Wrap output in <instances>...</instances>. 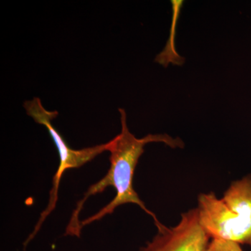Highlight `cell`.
Returning <instances> with one entry per match:
<instances>
[{
	"instance_id": "5",
	"label": "cell",
	"mask_w": 251,
	"mask_h": 251,
	"mask_svg": "<svg viewBox=\"0 0 251 251\" xmlns=\"http://www.w3.org/2000/svg\"><path fill=\"white\" fill-rule=\"evenodd\" d=\"M207 251H243L240 244L222 239H212Z\"/></svg>"
},
{
	"instance_id": "1",
	"label": "cell",
	"mask_w": 251,
	"mask_h": 251,
	"mask_svg": "<svg viewBox=\"0 0 251 251\" xmlns=\"http://www.w3.org/2000/svg\"><path fill=\"white\" fill-rule=\"evenodd\" d=\"M121 115V133L110 141V167L98 182L90 186L76 207L66 229L65 236L80 237L82 227L110 215L118 206L126 204L138 205L153 218L158 231L165 226L149 210L133 188V176L144 148L148 143H162L173 149L183 148L184 142L167 134H150L137 138L128 129L126 113L119 109Z\"/></svg>"
},
{
	"instance_id": "3",
	"label": "cell",
	"mask_w": 251,
	"mask_h": 251,
	"mask_svg": "<svg viewBox=\"0 0 251 251\" xmlns=\"http://www.w3.org/2000/svg\"><path fill=\"white\" fill-rule=\"evenodd\" d=\"M24 107L29 116L32 117L36 123L44 125L49 130L51 138L55 144L59 156L58 169L52 179V186L50 191L49 203L46 209L41 213L34 230L28 236L25 242L23 244V248L26 249L28 244L34 239L40 230L44 221L54 211L58 201L59 184L64 173L68 170L80 168L88 162L92 161L94 158L103 151H108L110 142L82 150H73L69 147L60 133L52 125V120L57 117L58 112L49 111L46 110L43 106L39 98H34L31 100L26 101L24 104Z\"/></svg>"
},
{
	"instance_id": "4",
	"label": "cell",
	"mask_w": 251,
	"mask_h": 251,
	"mask_svg": "<svg viewBox=\"0 0 251 251\" xmlns=\"http://www.w3.org/2000/svg\"><path fill=\"white\" fill-rule=\"evenodd\" d=\"M209 236L202 228L197 209L181 215L175 227H165L140 251H207Z\"/></svg>"
},
{
	"instance_id": "2",
	"label": "cell",
	"mask_w": 251,
	"mask_h": 251,
	"mask_svg": "<svg viewBox=\"0 0 251 251\" xmlns=\"http://www.w3.org/2000/svg\"><path fill=\"white\" fill-rule=\"evenodd\" d=\"M197 209L209 237L251 247V175L232 182L221 199L214 193L200 195Z\"/></svg>"
}]
</instances>
